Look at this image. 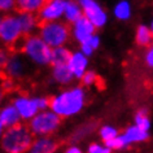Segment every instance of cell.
<instances>
[{"label": "cell", "instance_id": "5bb4252c", "mask_svg": "<svg viewBox=\"0 0 153 153\" xmlns=\"http://www.w3.org/2000/svg\"><path fill=\"white\" fill-rule=\"evenodd\" d=\"M0 123L4 126L5 130L22 125V118L12 102H7L0 106Z\"/></svg>", "mask_w": 153, "mask_h": 153}, {"label": "cell", "instance_id": "ffe728a7", "mask_svg": "<svg viewBox=\"0 0 153 153\" xmlns=\"http://www.w3.org/2000/svg\"><path fill=\"white\" fill-rule=\"evenodd\" d=\"M135 42L143 48H148L153 44V34L148 25H139L136 27Z\"/></svg>", "mask_w": 153, "mask_h": 153}, {"label": "cell", "instance_id": "9c48e42d", "mask_svg": "<svg viewBox=\"0 0 153 153\" xmlns=\"http://www.w3.org/2000/svg\"><path fill=\"white\" fill-rule=\"evenodd\" d=\"M26 73H27V60L18 52L9 53L4 69V75L9 81H17L24 78Z\"/></svg>", "mask_w": 153, "mask_h": 153}, {"label": "cell", "instance_id": "d6986e66", "mask_svg": "<svg viewBox=\"0 0 153 153\" xmlns=\"http://www.w3.org/2000/svg\"><path fill=\"white\" fill-rule=\"evenodd\" d=\"M113 16L118 21H128L132 17V5L127 0H120L113 5Z\"/></svg>", "mask_w": 153, "mask_h": 153}, {"label": "cell", "instance_id": "4316f807", "mask_svg": "<svg viewBox=\"0 0 153 153\" xmlns=\"http://www.w3.org/2000/svg\"><path fill=\"white\" fill-rule=\"evenodd\" d=\"M112 152H113L112 149L106 147L104 143H97V141H94L87 147V153H112Z\"/></svg>", "mask_w": 153, "mask_h": 153}, {"label": "cell", "instance_id": "1f68e13d", "mask_svg": "<svg viewBox=\"0 0 153 153\" xmlns=\"http://www.w3.org/2000/svg\"><path fill=\"white\" fill-rule=\"evenodd\" d=\"M4 87L3 86H0V106H1L3 104V100H4V97H5V92H4Z\"/></svg>", "mask_w": 153, "mask_h": 153}, {"label": "cell", "instance_id": "836d02e7", "mask_svg": "<svg viewBox=\"0 0 153 153\" xmlns=\"http://www.w3.org/2000/svg\"><path fill=\"white\" fill-rule=\"evenodd\" d=\"M148 26H149V29H151V31H152V34H153V18H152V21H151V24H149Z\"/></svg>", "mask_w": 153, "mask_h": 153}, {"label": "cell", "instance_id": "3957f363", "mask_svg": "<svg viewBox=\"0 0 153 153\" xmlns=\"http://www.w3.org/2000/svg\"><path fill=\"white\" fill-rule=\"evenodd\" d=\"M34 135L30 132L27 125L5 130L0 140V149L3 153H27L34 141Z\"/></svg>", "mask_w": 153, "mask_h": 153}, {"label": "cell", "instance_id": "7402d4cb", "mask_svg": "<svg viewBox=\"0 0 153 153\" xmlns=\"http://www.w3.org/2000/svg\"><path fill=\"white\" fill-rule=\"evenodd\" d=\"M16 3H17L18 12L33 13V14L39 13V10L44 4L43 0H17Z\"/></svg>", "mask_w": 153, "mask_h": 153}, {"label": "cell", "instance_id": "83f0119b", "mask_svg": "<svg viewBox=\"0 0 153 153\" xmlns=\"http://www.w3.org/2000/svg\"><path fill=\"white\" fill-rule=\"evenodd\" d=\"M14 9H17V3L14 0H0V12L7 14H12Z\"/></svg>", "mask_w": 153, "mask_h": 153}, {"label": "cell", "instance_id": "52a82bcc", "mask_svg": "<svg viewBox=\"0 0 153 153\" xmlns=\"http://www.w3.org/2000/svg\"><path fill=\"white\" fill-rule=\"evenodd\" d=\"M79 5L83 9V17H86L96 30L105 27L109 21V14L100 3L96 0H81Z\"/></svg>", "mask_w": 153, "mask_h": 153}, {"label": "cell", "instance_id": "2e32d148", "mask_svg": "<svg viewBox=\"0 0 153 153\" xmlns=\"http://www.w3.org/2000/svg\"><path fill=\"white\" fill-rule=\"evenodd\" d=\"M57 148L56 140L52 136L47 137H35L29 148L27 153H55Z\"/></svg>", "mask_w": 153, "mask_h": 153}, {"label": "cell", "instance_id": "4dcf8cb0", "mask_svg": "<svg viewBox=\"0 0 153 153\" xmlns=\"http://www.w3.org/2000/svg\"><path fill=\"white\" fill-rule=\"evenodd\" d=\"M64 153H83V151H82V148L78 147V145L73 144V145H69V147L64 151Z\"/></svg>", "mask_w": 153, "mask_h": 153}, {"label": "cell", "instance_id": "6da1fadb", "mask_svg": "<svg viewBox=\"0 0 153 153\" xmlns=\"http://www.w3.org/2000/svg\"><path fill=\"white\" fill-rule=\"evenodd\" d=\"M87 102L86 88L81 85L69 86L51 97L49 109L61 120L78 116L85 109Z\"/></svg>", "mask_w": 153, "mask_h": 153}, {"label": "cell", "instance_id": "ba28073f", "mask_svg": "<svg viewBox=\"0 0 153 153\" xmlns=\"http://www.w3.org/2000/svg\"><path fill=\"white\" fill-rule=\"evenodd\" d=\"M12 104L17 109L18 114L22 118V122H29L39 113L35 96H29L26 94H17L12 97Z\"/></svg>", "mask_w": 153, "mask_h": 153}, {"label": "cell", "instance_id": "ac0fdd59", "mask_svg": "<svg viewBox=\"0 0 153 153\" xmlns=\"http://www.w3.org/2000/svg\"><path fill=\"white\" fill-rule=\"evenodd\" d=\"M51 76H52V81L55 82L56 85H60V86H71V83L74 82V78H73L68 65L52 66Z\"/></svg>", "mask_w": 153, "mask_h": 153}, {"label": "cell", "instance_id": "484cf974", "mask_svg": "<svg viewBox=\"0 0 153 153\" xmlns=\"http://www.w3.org/2000/svg\"><path fill=\"white\" fill-rule=\"evenodd\" d=\"M97 74L95 73L94 70H91V69H88L87 70V73L85 75L82 76L81 79V83H82V87H85V88H90V87L95 86V83L97 82Z\"/></svg>", "mask_w": 153, "mask_h": 153}, {"label": "cell", "instance_id": "cb8c5ba5", "mask_svg": "<svg viewBox=\"0 0 153 153\" xmlns=\"http://www.w3.org/2000/svg\"><path fill=\"white\" fill-rule=\"evenodd\" d=\"M134 125H135L136 127L149 132V130L152 127V122H151V118H149V114L147 110L145 109L137 110L135 113V116H134Z\"/></svg>", "mask_w": 153, "mask_h": 153}, {"label": "cell", "instance_id": "7a4b0ae2", "mask_svg": "<svg viewBox=\"0 0 153 153\" xmlns=\"http://www.w3.org/2000/svg\"><path fill=\"white\" fill-rule=\"evenodd\" d=\"M20 49L21 55L35 66L45 68L51 65L52 48L38 34L25 36L20 43Z\"/></svg>", "mask_w": 153, "mask_h": 153}, {"label": "cell", "instance_id": "f1b7e54d", "mask_svg": "<svg viewBox=\"0 0 153 153\" xmlns=\"http://www.w3.org/2000/svg\"><path fill=\"white\" fill-rule=\"evenodd\" d=\"M8 57H9V52L4 48H0V75L4 73V69H5V65H7V61H8Z\"/></svg>", "mask_w": 153, "mask_h": 153}, {"label": "cell", "instance_id": "4fadbf2b", "mask_svg": "<svg viewBox=\"0 0 153 153\" xmlns=\"http://www.w3.org/2000/svg\"><path fill=\"white\" fill-rule=\"evenodd\" d=\"M120 139L122 141L123 148H127L132 144L144 143V141H147L149 139V132L144 131V130H141L139 127H136L135 125H131V126H128L123 132L120 134Z\"/></svg>", "mask_w": 153, "mask_h": 153}, {"label": "cell", "instance_id": "d4e9b609", "mask_svg": "<svg viewBox=\"0 0 153 153\" xmlns=\"http://www.w3.org/2000/svg\"><path fill=\"white\" fill-rule=\"evenodd\" d=\"M120 130H118L116 126L112 125H102L100 128H99V136L102 143H109V141L114 140L116 137L120 136Z\"/></svg>", "mask_w": 153, "mask_h": 153}, {"label": "cell", "instance_id": "44dd1931", "mask_svg": "<svg viewBox=\"0 0 153 153\" xmlns=\"http://www.w3.org/2000/svg\"><path fill=\"white\" fill-rule=\"evenodd\" d=\"M101 44V38L100 35L96 33L95 35H92L90 38V39H87L86 42H83L82 44H79V51H81L83 55L87 56L90 59L91 56L94 55L95 52L99 49V47H100Z\"/></svg>", "mask_w": 153, "mask_h": 153}, {"label": "cell", "instance_id": "e575fe53", "mask_svg": "<svg viewBox=\"0 0 153 153\" xmlns=\"http://www.w3.org/2000/svg\"><path fill=\"white\" fill-rule=\"evenodd\" d=\"M1 18H3V16H0V24H1Z\"/></svg>", "mask_w": 153, "mask_h": 153}, {"label": "cell", "instance_id": "8992f818", "mask_svg": "<svg viewBox=\"0 0 153 153\" xmlns=\"http://www.w3.org/2000/svg\"><path fill=\"white\" fill-rule=\"evenodd\" d=\"M24 38V33H22L20 21L16 14L3 16L1 24H0V42L3 44L12 47L17 43H21Z\"/></svg>", "mask_w": 153, "mask_h": 153}, {"label": "cell", "instance_id": "9a60e30c", "mask_svg": "<svg viewBox=\"0 0 153 153\" xmlns=\"http://www.w3.org/2000/svg\"><path fill=\"white\" fill-rule=\"evenodd\" d=\"M16 16L18 18V21H20L24 36H29V35H33V34L38 33L39 26H40V21L36 14L18 12V13H16Z\"/></svg>", "mask_w": 153, "mask_h": 153}, {"label": "cell", "instance_id": "e0dca14e", "mask_svg": "<svg viewBox=\"0 0 153 153\" xmlns=\"http://www.w3.org/2000/svg\"><path fill=\"white\" fill-rule=\"evenodd\" d=\"M83 17V9L79 5V1L74 0H65V8H64V22L68 25H73L74 22L81 20Z\"/></svg>", "mask_w": 153, "mask_h": 153}, {"label": "cell", "instance_id": "7c38bea8", "mask_svg": "<svg viewBox=\"0 0 153 153\" xmlns=\"http://www.w3.org/2000/svg\"><path fill=\"white\" fill-rule=\"evenodd\" d=\"M70 33L73 40L78 44H82L83 42L96 34V29L86 17H82L81 20H78L70 26Z\"/></svg>", "mask_w": 153, "mask_h": 153}, {"label": "cell", "instance_id": "603a6c76", "mask_svg": "<svg viewBox=\"0 0 153 153\" xmlns=\"http://www.w3.org/2000/svg\"><path fill=\"white\" fill-rule=\"evenodd\" d=\"M71 51L68 47H60L52 49V66H61V65H68V61L70 59Z\"/></svg>", "mask_w": 153, "mask_h": 153}, {"label": "cell", "instance_id": "30bf717a", "mask_svg": "<svg viewBox=\"0 0 153 153\" xmlns=\"http://www.w3.org/2000/svg\"><path fill=\"white\" fill-rule=\"evenodd\" d=\"M65 0H48L44 1L42 9L36 14L40 24L45 22H57L64 20Z\"/></svg>", "mask_w": 153, "mask_h": 153}, {"label": "cell", "instance_id": "8fae6325", "mask_svg": "<svg viewBox=\"0 0 153 153\" xmlns=\"http://www.w3.org/2000/svg\"><path fill=\"white\" fill-rule=\"evenodd\" d=\"M88 65H90V59L83 55L79 49L71 51L70 59L68 61V68L70 70L74 81H81L82 76L88 70Z\"/></svg>", "mask_w": 153, "mask_h": 153}, {"label": "cell", "instance_id": "5b68a950", "mask_svg": "<svg viewBox=\"0 0 153 153\" xmlns=\"http://www.w3.org/2000/svg\"><path fill=\"white\" fill-rule=\"evenodd\" d=\"M61 122L62 120L51 109H48L44 112H39L31 121H29L27 127L34 137H47L59 131Z\"/></svg>", "mask_w": 153, "mask_h": 153}, {"label": "cell", "instance_id": "277c9868", "mask_svg": "<svg viewBox=\"0 0 153 153\" xmlns=\"http://www.w3.org/2000/svg\"><path fill=\"white\" fill-rule=\"evenodd\" d=\"M38 35L43 39L52 49L66 47L71 38L70 26L64 21L57 22H45L40 24L39 30H38Z\"/></svg>", "mask_w": 153, "mask_h": 153}, {"label": "cell", "instance_id": "f546056e", "mask_svg": "<svg viewBox=\"0 0 153 153\" xmlns=\"http://www.w3.org/2000/svg\"><path fill=\"white\" fill-rule=\"evenodd\" d=\"M144 62L148 68L153 69V44L151 47H148L144 52Z\"/></svg>", "mask_w": 153, "mask_h": 153}, {"label": "cell", "instance_id": "d6a6232c", "mask_svg": "<svg viewBox=\"0 0 153 153\" xmlns=\"http://www.w3.org/2000/svg\"><path fill=\"white\" fill-rule=\"evenodd\" d=\"M4 132H5V127H4V126H3L1 123H0V140H1L3 135H4Z\"/></svg>", "mask_w": 153, "mask_h": 153}]
</instances>
